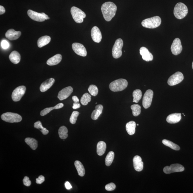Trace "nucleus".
I'll return each instance as SVG.
<instances>
[{"instance_id": "f257e3e1", "label": "nucleus", "mask_w": 193, "mask_h": 193, "mask_svg": "<svg viewBox=\"0 0 193 193\" xmlns=\"http://www.w3.org/2000/svg\"><path fill=\"white\" fill-rule=\"evenodd\" d=\"M101 11L105 20L109 22L115 16L117 7L112 2H106L101 7Z\"/></svg>"}, {"instance_id": "f03ea898", "label": "nucleus", "mask_w": 193, "mask_h": 193, "mask_svg": "<svg viewBox=\"0 0 193 193\" xmlns=\"http://www.w3.org/2000/svg\"><path fill=\"white\" fill-rule=\"evenodd\" d=\"M188 7L182 3H177L174 9V15L176 18L179 20L185 18L188 14Z\"/></svg>"}, {"instance_id": "7ed1b4c3", "label": "nucleus", "mask_w": 193, "mask_h": 193, "mask_svg": "<svg viewBox=\"0 0 193 193\" xmlns=\"http://www.w3.org/2000/svg\"><path fill=\"white\" fill-rule=\"evenodd\" d=\"M128 82L124 79H120L115 80L110 84L109 88L111 90L117 92L125 89L127 87Z\"/></svg>"}, {"instance_id": "20e7f679", "label": "nucleus", "mask_w": 193, "mask_h": 193, "mask_svg": "<svg viewBox=\"0 0 193 193\" xmlns=\"http://www.w3.org/2000/svg\"><path fill=\"white\" fill-rule=\"evenodd\" d=\"M161 23V18L160 17L156 16L143 20L142 25L145 28L154 29L159 26Z\"/></svg>"}, {"instance_id": "39448f33", "label": "nucleus", "mask_w": 193, "mask_h": 193, "mask_svg": "<svg viewBox=\"0 0 193 193\" xmlns=\"http://www.w3.org/2000/svg\"><path fill=\"white\" fill-rule=\"evenodd\" d=\"M1 118L3 121L11 123H18L22 120L21 116L12 112L5 113L2 114Z\"/></svg>"}, {"instance_id": "423d86ee", "label": "nucleus", "mask_w": 193, "mask_h": 193, "mask_svg": "<svg viewBox=\"0 0 193 193\" xmlns=\"http://www.w3.org/2000/svg\"><path fill=\"white\" fill-rule=\"evenodd\" d=\"M70 12L74 20L78 23H82L84 19L86 17V14L85 12L81 9L75 7L71 8Z\"/></svg>"}, {"instance_id": "0eeeda50", "label": "nucleus", "mask_w": 193, "mask_h": 193, "mask_svg": "<svg viewBox=\"0 0 193 193\" xmlns=\"http://www.w3.org/2000/svg\"><path fill=\"white\" fill-rule=\"evenodd\" d=\"M123 45V42L121 39H118L116 40L112 50V54L114 58L117 59L122 56V49Z\"/></svg>"}, {"instance_id": "6e6552de", "label": "nucleus", "mask_w": 193, "mask_h": 193, "mask_svg": "<svg viewBox=\"0 0 193 193\" xmlns=\"http://www.w3.org/2000/svg\"><path fill=\"white\" fill-rule=\"evenodd\" d=\"M26 87L24 86L17 87L13 91L11 97L14 102L20 101L25 93Z\"/></svg>"}, {"instance_id": "1a4fd4ad", "label": "nucleus", "mask_w": 193, "mask_h": 193, "mask_svg": "<svg viewBox=\"0 0 193 193\" xmlns=\"http://www.w3.org/2000/svg\"><path fill=\"white\" fill-rule=\"evenodd\" d=\"M184 77L182 73L177 72L170 77L168 80L167 83L170 86H175L181 83Z\"/></svg>"}, {"instance_id": "9d476101", "label": "nucleus", "mask_w": 193, "mask_h": 193, "mask_svg": "<svg viewBox=\"0 0 193 193\" xmlns=\"http://www.w3.org/2000/svg\"><path fill=\"white\" fill-rule=\"evenodd\" d=\"M185 168L183 166L179 163L172 164L170 166H166L164 168V173L169 174L171 173L181 172L184 171Z\"/></svg>"}, {"instance_id": "9b49d317", "label": "nucleus", "mask_w": 193, "mask_h": 193, "mask_svg": "<svg viewBox=\"0 0 193 193\" xmlns=\"http://www.w3.org/2000/svg\"><path fill=\"white\" fill-rule=\"evenodd\" d=\"M154 92L151 90H148L145 93L143 98L142 105L145 109H147L152 104Z\"/></svg>"}, {"instance_id": "f8f14e48", "label": "nucleus", "mask_w": 193, "mask_h": 193, "mask_svg": "<svg viewBox=\"0 0 193 193\" xmlns=\"http://www.w3.org/2000/svg\"><path fill=\"white\" fill-rule=\"evenodd\" d=\"M171 49L173 54L177 55L180 54L182 50V47L180 39L179 38H176L173 40Z\"/></svg>"}, {"instance_id": "ddd939ff", "label": "nucleus", "mask_w": 193, "mask_h": 193, "mask_svg": "<svg viewBox=\"0 0 193 193\" xmlns=\"http://www.w3.org/2000/svg\"><path fill=\"white\" fill-rule=\"evenodd\" d=\"M73 50L76 54L82 57H86L87 55V51L85 47L81 43H74L72 45Z\"/></svg>"}, {"instance_id": "4468645a", "label": "nucleus", "mask_w": 193, "mask_h": 193, "mask_svg": "<svg viewBox=\"0 0 193 193\" xmlns=\"http://www.w3.org/2000/svg\"><path fill=\"white\" fill-rule=\"evenodd\" d=\"M27 13L29 17L36 21L42 22L45 20L44 17V13H39L32 10H29Z\"/></svg>"}, {"instance_id": "2eb2a0df", "label": "nucleus", "mask_w": 193, "mask_h": 193, "mask_svg": "<svg viewBox=\"0 0 193 193\" xmlns=\"http://www.w3.org/2000/svg\"><path fill=\"white\" fill-rule=\"evenodd\" d=\"M73 91V89L70 86L65 88L58 93V98L61 101L64 100L68 98L71 95Z\"/></svg>"}, {"instance_id": "dca6fc26", "label": "nucleus", "mask_w": 193, "mask_h": 193, "mask_svg": "<svg viewBox=\"0 0 193 193\" xmlns=\"http://www.w3.org/2000/svg\"><path fill=\"white\" fill-rule=\"evenodd\" d=\"M91 35L93 41L95 42H100L102 39V35L98 27L95 26L92 28L91 31Z\"/></svg>"}, {"instance_id": "f3484780", "label": "nucleus", "mask_w": 193, "mask_h": 193, "mask_svg": "<svg viewBox=\"0 0 193 193\" xmlns=\"http://www.w3.org/2000/svg\"><path fill=\"white\" fill-rule=\"evenodd\" d=\"M139 52L141 55H142L143 60L149 62L152 61L153 59V56L152 53H150L148 50L145 47H141L139 50Z\"/></svg>"}, {"instance_id": "a211bd4d", "label": "nucleus", "mask_w": 193, "mask_h": 193, "mask_svg": "<svg viewBox=\"0 0 193 193\" xmlns=\"http://www.w3.org/2000/svg\"><path fill=\"white\" fill-rule=\"evenodd\" d=\"M134 168L135 171L138 172L142 171L144 168V163L142 158L139 156H135L133 158Z\"/></svg>"}, {"instance_id": "6ab92c4d", "label": "nucleus", "mask_w": 193, "mask_h": 193, "mask_svg": "<svg viewBox=\"0 0 193 193\" xmlns=\"http://www.w3.org/2000/svg\"><path fill=\"white\" fill-rule=\"evenodd\" d=\"M21 35L20 31H16L14 30L10 29L8 30L5 34L6 37L10 41L18 39Z\"/></svg>"}, {"instance_id": "aec40b11", "label": "nucleus", "mask_w": 193, "mask_h": 193, "mask_svg": "<svg viewBox=\"0 0 193 193\" xmlns=\"http://www.w3.org/2000/svg\"><path fill=\"white\" fill-rule=\"evenodd\" d=\"M55 82L54 78H51L43 82L40 86V90L41 92H45L52 86Z\"/></svg>"}, {"instance_id": "412c9836", "label": "nucleus", "mask_w": 193, "mask_h": 193, "mask_svg": "<svg viewBox=\"0 0 193 193\" xmlns=\"http://www.w3.org/2000/svg\"><path fill=\"white\" fill-rule=\"evenodd\" d=\"M181 114L174 113L170 114L166 118V121L169 123L175 124L180 121Z\"/></svg>"}, {"instance_id": "4be33fe9", "label": "nucleus", "mask_w": 193, "mask_h": 193, "mask_svg": "<svg viewBox=\"0 0 193 193\" xmlns=\"http://www.w3.org/2000/svg\"><path fill=\"white\" fill-rule=\"evenodd\" d=\"M62 56L60 54H58L51 57L47 61V64L49 66L56 65L59 64L62 61Z\"/></svg>"}, {"instance_id": "5701e85b", "label": "nucleus", "mask_w": 193, "mask_h": 193, "mask_svg": "<svg viewBox=\"0 0 193 193\" xmlns=\"http://www.w3.org/2000/svg\"><path fill=\"white\" fill-rule=\"evenodd\" d=\"M95 110L93 111L91 114V117L93 120H97L102 113L103 106L102 105H97L95 106Z\"/></svg>"}, {"instance_id": "b1692460", "label": "nucleus", "mask_w": 193, "mask_h": 193, "mask_svg": "<svg viewBox=\"0 0 193 193\" xmlns=\"http://www.w3.org/2000/svg\"><path fill=\"white\" fill-rule=\"evenodd\" d=\"M20 55L18 51H13L11 53L9 56V60L11 62L14 64H17L20 62Z\"/></svg>"}, {"instance_id": "393cba45", "label": "nucleus", "mask_w": 193, "mask_h": 193, "mask_svg": "<svg viewBox=\"0 0 193 193\" xmlns=\"http://www.w3.org/2000/svg\"><path fill=\"white\" fill-rule=\"evenodd\" d=\"M136 123L135 121H131L126 124V130L129 135H132L134 134L136 127Z\"/></svg>"}, {"instance_id": "a878e982", "label": "nucleus", "mask_w": 193, "mask_h": 193, "mask_svg": "<svg viewBox=\"0 0 193 193\" xmlns=\"http://www.w3.org/2000/svg\"><path fill=\"white\" fill-rule=\"evenodd\" d=\"M51 38L49 36H45L40 38L37 41V45L39 48L42 47L50 42Z\"/></svg>"}, {"instance_id": "bb28decb", "label": "nucleus", "mask_w": 193, "mask_h": 193, "mask_svg": "<svg viewBox=\"0 0 193 193\" xmlns=\"http://www.w3.org/2000/svg\"><path fill=\"white\" fill-rule=\"evenodd\" d=\"M106 149V144L104 141L98 142L97 146V152L99 156H102L104 154Z\"/></svg>"}, {"instance_id": "cd10ccee", "label": "nucleus", "mask_w": 193, "mask_h": 193, "mask_svg": "<svg viewBox=\"0 0 193 193\" xmlns=\"http://www.w3.org/2000/svg\"><path fill=\"white\" fill-rule=\"evenodd\" d=\"M74 165L77 170L78 175L80 176H83L85 175V170L83 164L79 160H76L74 162Z\"/></svg>"}, {"instance_id": "c85d7f7f", "label": "nucleus", "mask_w": 193, "mask_h": 193, "mask_svg": "<svg viewBox=\"0 0 193 193\" xmlns=\"http://www.w3.org/2000/svg\"><path fill=\"white\" fill-rule=\"evenodd\" d=\"M64 106V104H62V103H60V104H57L54 107L45 108V109L41 111L40 114H41V115L42 116H45L47 114H48L51 110L55 109H58L62 108Z\"/></svg>"}, {"instance_id": "c756f323", "label": "nucleus", "mask_w": 193, "mask_h": 193, "mask_svg": "<svg viewBox=\"0 0 193 193\" xmlns=\"http://www.w3.org/2000/svg\"><path fill=\"white\" fill-rule=\"evenodd\" d=\"M25 141L32 150H36L37 148L38 142L35 139L28 137V138H26L25 139Z\"/></svg>"}, {"instance_id": "7c9ffc66", "label": "nucleus", "mask_w": 193, "mask_h": 193, "mask_svg": "<svg viewBox=\"0 0 193 193\" xmlns=\"http://www.w3.org/2000/svg\"><path fill=\"white\" fill-rule=\"evenodd\" d=\"M162 142L166 146L169 147L173 150L176 151H179L180 150V148L179 145L175 144L171 141L165 139L162 140Z\"/></svg>"}, {"instance_id": "2f4dec72", "label": "nucleus", "mask_w": 193, "mask_h": 193, "mask_svg": "<svg viewBox=\"0 0 193 193\" xmlns=\"http://www.w3.org/2000/svg\"><path fill=\"white\" fill-rule=\"evenodd\" d=\"M68 130L65 126L61 127L58 130V134L60 138L62 139H65L68 136Z\"/></svg>"}, {"instance_id": "473e14b6", "label": "nucleus", "mask_w": 193, "mask_h": 193, "mask_svg": "<svg viewBox=\"0 0 193 193\" xmlns=\"http://www.w3.org/2000/svg\"><path fill=\"white\" fill-rule=\"evenodd\" d=\"M133 102L138 103L142 97V91L140 89H137L134 91L133 93Z\"/></svg>"}, {"instance_id": "72a5a7b5", "label": "nucleus", "mask_w": 193, "mask_h": 193, "mask_svg": "<svg viewBox=\"0 0 193 193\" xmlns=\"http://www.w3.org/2000/svg\"><path fill=\"white\" fill-rule=\"evenodd\" d=\"M34 126L36 129H39L44 135H46L49 133V131L46 128H44L40 121H38L34 123Z\"/></svg>"}, {"instance_id": "f704fd0d", "label": "nucleus", "mask_w": 193, "mask_h": 193, "mask_svg": "<svg viewBox=\"0 0 193 193\" xmlns=\"http://www.w3.org/2000/svg\"><path fill=\"white\" fill-rule=\"evenodd\" d=\"M114 152L110 151L108 153L105 159V163L106 165L107 166H109L112 163L114 160Z\"/></svg>"}, {"instance_id": "c9c22d12", "label": "nucleus", "mask_w": 193, "mask_h": 193, "mask_svg": "<svg viewBox=\"0 0 193 193\" xmlns=\"http://www.w3.org/2000/svg\"><path fill=\"white\" fill-rule=\"evenodd\" d=\"M91 95L88 93H85L81 97V104L83 106H86L91 102Z\"/></svg>"}, {"instance_id": "e433bc0d", "label": "nucleus", "mask_w": 193, "mask_h": 193, "mask_svg": "<svg viewBox=\"0 0 193 193\" xmlns=\"http://www.w3.org/2000/svg\"><path fill=\"white\" fill-rule=\"evenodd\" d=\"M131 109L132 111L133 115L135 117L138 116L141 112V107L139 104H135L132 105Z\"/></svg>"}, {"instance_id": "4c0bfd02", "label": "nucleus", "mask_w": 193, "mask_h": 193, "mask_svg": "<svg viewBox=\"0 0 193 193\" xmlns=\"http://www.w3.org/2000/svg\"><path fill=\"white\" fill-rule=\"evenodd\" d=\"M88 91L90 94L93 96H95L98 95V89L96 86L91 85L88 89Z\"/></svg>"}, {"instance_id": "58836bf2", "label": "nucleus", "mask_w": 193, "mask_h": 193, "mask_svg": "<svg viewBox=\"0 0 193 193\" xmlns=\"http://www.w3.org/2000/svg\"><path fill=\"white\" fill-rule=\"evenodd\" d=\"M79 112L78 111H74L73 112L70 118V123L72 124H74L76 123L77 120V118L79 114Z\"/></svg>"}, {"instance_id": "ea45409f", "label": "nucleus", "mask_w": 193, "mask_h": 193, "mask_svg": "<svg viewBox=\"0 0 193 193\" xmlns=\"http://www.w3.org/2000/svg\"><path fill=\"white\" fill-rule=\"evenodd\" d=\"M116 188V186L115 184L113 183H111L105 186V189L108 191H112L115 190Z\"/></svg>"}, {"instance_id": "a19ab883", "label": "nucleus", "mask_w": 193, "mask_h": 193, "mask_svg": "<svg viewBox=\"0 0 193 193\" xmlns=\"http://www.w3.org/2000/svg\"><path fill=\"white\" fill-rule=\"evenodd\" d=\"M1 46L3 49H7L8 48L10 45L8 41L6 40H3L1 43Z\"/></svg>"}, {"instance_id": "79ce46f5", "label": "nucleus", "mask_w": 193, "mask_h": 193, "mask_svg": "<svg viewBox=\"0 0 193 193\" xmlns=\"http://www.w3.org/2000/svg\"><path fill=\"white\" fill-rule=\"evenodd\" d=\"M23 183L26 186H30L31 184V181L30 180L29 178L27 176H25L23 179Z\"/></svg>"}, {"instance_id": "37998d69", "label": "nucleus", "mask_w": 193, "mask_h": 193, "mask_svg": "<svg viewBox=\"0 0 193 193\" xmlns=\"http://www.w3.org/2000/svg\"><path fill=\"white\" fill-rule=\"evenodd\" d=\"M45 181V178L42 175H40L36 179V182L38 184H41Z\"/></svg>"}, {"instance_id": "c03bdc74", "label": "nucleus", "mask_w": 193, "mask_h": 193, "mask_svg": "<svg viewBox=\"0 0 193 193\" xmlns=\"http://www.w3.org/2000/svg\"><path fill=\"white\" fill-rule=\"evenodd\" d=\"M80 107H81V105L79 103L74 102L72 107L73 109H76L79 108Z\"/></svg>"}, {"instance_id": "a18cd8bd", "label": "nucleus", "mask_w": 193, "mask_h": 193, "mask_svg": "<svg viewBox=\"0 0 193 193\" xmlns=\"http://www.w3.org/2000/svg\"><path fill=\"white\" fill-rule=\"evenodd\" d=\"M65 186L67 190H70L72 188V186L71 185H70V183L68 181L66 182L65 183Z\"/></svg>"}, {"instance_id": "49530a36", "label": "nucleus", "mask_w": 193, "mask_h": 193, "mask_svg": "<svg viewBox=\"0 0 193 193\" xmlns=\"http://www.w3.org/2000/svg\"><path fill=\"white\" fill-rule=\"evenodd\" d=\"M5 8L2 6H0V14L1 15L4 14L5 13Z\"/></svg>"}, {"instance_id": "de8ad7c7", "label": "nucleus", "mask_w": 193, "mask_h": 193, "mask_svg": "<svg viewBox=\"0 0 193 193\" xmlns=\"http://www.w3.org/2000/svg\"><path fill=\"white\" fill-rule=\"evenodd\" d=\"M72 100L74 102L78 103L79 102V99L76 96H73L72 97Z\"/></svg>"}, {"instance_id": "09e8293b", "label": "nucleus", "mask_w": 193, "mask_h": 193, "mask_svg": "<svg viewBox=\"0 0 193 193\" xmlns=\"http://www.w3.org/2000/svg\"><path fill=\"white\" fill-rule=\"evenodd\" d=\"M192 69H193V62H192Z\"/></svg>"}, {"instance_id": "8fccbe9b", "label": "nucleus", "mask_w": 193, "mask_h": 193, "mask_svg": "<svg viewBox=\"0 0 193 193\" xmlns=\"http://www.w3.org/2000/svg\"><path fill=\"white\" fill-rule=\"evenodd\" d=\"M139 124H137V126H139Z\"/></svg>"}]
</instances>
